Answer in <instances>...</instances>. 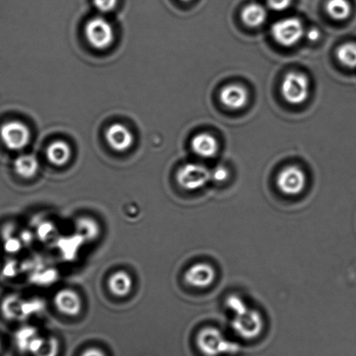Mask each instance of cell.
Masks as SVG:
<instances>
[{
    "mask_svg": "<svg viewBox=\"0 0 356 356\" xmlns=\"http://www.w3.org/2000/svg\"><path fill=\"white\" fill-rule=\"evenodd\" d=\"M176 179L182 188L195 191L203 188L209 182L211 172L202 165L189 163L179 169Z\"/></svg>",
    "mask_w": 356,
    "mask_h": 356,
    "instance_id": "obj_6",
    "label": "cell"
},
{
    "mask_svg": "<svg viewBox=\"0 0 356 356\" xmlns=\"http://www.w3.org/2000/svg\"><path fill=\"white\" fill-rule=\"evenodd\" d=\"M307 37L310 41H314H314L319 40L320 32L316 29H310L307 31Z\"/></svg>",
    "mask_w": 356,
    "mask_h": 356,
    "instance_id": "obj_27",
    "label": "cell"
},
{
    "mask_svg": "<svg viewBox=\"0 0 356 356\" xmlns=\"http://www.w3.org/2000/svg\"><path fill=\"white\" fill-rule=\"evenodd\" d=\"M30 137L29 127L18 120L6 122L0 129V138L10 150L24 149L29 145Z\"/></svg>",
    "mask_w": 356,
    "mask_h": 356,
    "instance_id": "obj_7",
    "label": "cell"
},
{
    "mask_svg": "<svg viewBox=\"0 0 356 356\" xmlns=\"http://www.w3.org/2000/svg\"><path fill=\"white\" fill-rule=\"evenodd\" d=\"M0 348H1V343H0Z\"/></svg>",
    "mask_w": 356,
    "mask_h": 356,
    "instance_id": "obj_30",
    "label": "cell"
},
{
    "mask_svg": "<svg viewBox=\"0 0 356 356\" xmlns=\"http://www.w3.org/2000/svg\"><path fill=\"white\" fill-rule=\"evenodd\" d=\"M216 273L212 266L207 264H197L188 269L185 274L186 282L195 288H207L213 284Z\"/></svg>",
    "mask_w": 356,
    "mask_h": 356,
    "instance_id": "obj_10",
    "label": "cell"
},
{
    "mask_svg": "<svg viewBox=\"0 0 356 356\" xmlns=\"http://www.w3.org/2000/svg\"><path fill=\"white\" fill-rule=\"evenodd\" d=\"M309 93V82L306 75L289 72L282 83V95L286 102L300 105L306 102Z\"/></svg>",
    "mask_w": 356,
    "mask_h": 356,
    "instance_id": "obj_2",
    "label": "cell"
},
{
    "mask_svg": "<svg viewBox=\"0 0 356 356\" xmlns=\"http://www.w3.org/2000/svg\"><path fill=\"white\" fill-rule=\"evenodd\" d=\"M241 19L248 26L258 27L267 19V12L264 6L258 4L248 5L241 13Z\"/></svg>",
    "mask_w": 356,
    "mask_h": 356,
    "instance_id": "obj_17",
    "label": "cell"
},
{
    "mask_svg": "<svg viewBox=\"0 0 356 356\" xmlns=\"http://www.w3.org/2000/svg\"><path fill=\"white\" fill-rule=\"evenodd\" d=\"M269 8L276 12H282L291 6L293 0H267Z\"/></svg>",
    "mask_w": 356,
    "mask_h": 356,
    "instance_id": "obj_24",
    "label": "cell"
},
{
    "mask_svg": "<svg viewBox=\"0 0 356 356\" xmlns=\"http://www.w3.org/2000/svg\"><path fill=\"white\" fill-rule=\"evenodd\" d=\"M233 327L241 337L251 340L259 337L264 330V323L258 311L247 307L240 313L235 314Z\"/></svg>",
    "mask_w": 356,
    "mask_h": 356,
    "instance_id": "obj_4",
    "label": "cell"
},
{
    "mask_svg": "<svg viewBox=\"0 0 356 356\" xmlns=\"http://www.w3.org/2000/svg\"><path fill=\"white\" fill-rule=\"evenodd\" d=\"M96 223L93 222L91 220L82 219L79 220L78 222V229L85 234L86 236L92 238L95 237V235L92 233L91 231H89V227H92L95 226Z\"/></svg>",
    "mask_w": 356,
    "mask_h": 356,
    "instance_id": "obj_25",
    "label": "cell"
},
{
    "mask_svg": "<svg viewBox=\"0 0 356 356\" xmlns=\"http://www.w3.org/2000/svg\"><path fill=\"white\" fill-rule=\"evenodd\" d=\"M133 280L127 272L119 271L114 273L108 281V286L111 292L114 296L124 297L132 289Z\"/></svg>",
    "mask_w": 356,
    "mask_h": 356,
    "instance_id": "obj_15",
    "label": "cell"
},
{
    "mask_svg": "<svg viewBox=\"0 0 356 356\" xmlns=\"http://www.w3.org/2000/svg\"><path fill=\"white\" fill-rule=\"evenodd\" d=\"M191 147L193 151L202 158L216 156L218 152V143L216 138L207 133L199 134L193 137Z\"/></svg>",
    "mask_w": 356,
    "mask_h": 356,
    "instance_id": "obj_13",
    "label": "cell"
},
{
    "mask_svg": "<svg viewBox=\"0 0 356 356\" xmlns=\"http://www.w3.org/2000/svg\"><path fill=\"white\" fill-rule=\"evenodd\" d=\"M47 156L51 164L61 167L67 163L71 157L70 147L63 140L54 141L47 150Z\"/></svg>",
    "mask_w": 356,
    "mask_h": 356,
    "instance_id": "obj_14",
    "label": "cell"
},
{
    "mask_svg": "<svg viewBox=\"0 0 356 356\" xmlns=\"http://www.w3.org/2000/svg\"><path fill=\"white\" fill-rule=\"evenodd\" d=\"M220 99L225 106L232 110L243 108L248 102L246 88L240 85H227L220 92Z\"/></svg>",
    "mask_w": 356,
    "mask_h": 356,
    "instance_id": "obj_11",
    "label": "cell"
},
{
    "mask_svg": "<svg viewBox=\"0 0 356 356\" xmlns=\"http://www.w3.org/2000/svg\"><path fill=\"white\" fill-rule=\"evenodd\" d=\"M54 302L58 311L67 316H75L81 313L82 309L81 297L71 289L60 290L55 296Z\"/></svg>",
    "mask_w": 356,
    "mask_h": 356,
    "instance_id": "obj_12",
    "label": "cell"
},
{
    "mask_svg": "<svg viewBox=\"0 0 356 356\" xmlns=\"http://www.w3.org/2000/svg\"><path fill=\"white\" fill-rule=\"evenodd\" d=\"M197 346L207 356H220L234 354L239 351V346L227 340L220 330L207 327L200 332L197 337Z\"/></svg>",
    "mask_w": 356,
    "mask_h": 356,
    "instance_id": "obj_1",
    "label": "cell"
},
{
    "mask_svg": "<svg viewBox=\"0 0 356 356\" xmlns=\"http://www.w3.org/2000/svg\"><path fill=\"white\" fill-rule=\"evenodd\" d=\"M328 15L335 20H345L351 15V6L348 0H328L326 6Z\"/></svg>",
    "mask_w": 356,
    "mask_h": 356,
    "instance_id": "obj_18",
    "label": "cell"
},
{
    "mask_svg": "<svg viewBox=\"0 0 356 356\" xmlns=\"http://www.w3.org/2000/svg\"><path fill=\"white\" fill-rule=\"evenodd\" d=\"M339 61L348 68H356V44L345 43L337 51Z\"/></svg>",
    "mask_w": 356,
    "mask_h": 356,
    "instance_id": "obj_19",
    "label": "cell"
},
{
    "mask_svg": "<svg viewBox=\"0 0 356 356\" xmlns=\"http://www.w3.org/2000/svg\"><path fill=\"white\" fill-rule=\"evenodd\" d=\"M57 353V341L51 338L49 340H44L42 344L34 355L36 356H56Z\"/></svg>",
    "mask_w": 356,
    "mask_h": 356,
    "instance_id": "obj_22",
    "label": "cell"
},
{
    "mask_svg": "<svg viewBox=\"0 0 356 356\" xmlns=\"http://www.w3.org/2000/svg\"><path fill=\"white\" fill-rule=\"evenodd\" d=\"M82 356H105V355H104L103 352L100 351L99 349L90 348L88 350H86Z\"/></svg>",
    "mask_w": 356,
    "mask_h": 356,
    "instance_id": "obj_28",
    "label": "cell"
},
{
    "mask_svg": "<svg viewBox=\"0 0 356 356\" xmlns=\"http://www.w3.org/2000/svg\"><path fill=\"white\" fill-rule=\"evenodd\" d=\"M228 178V171L223 167H218L211 172V179L216 182H224Z\"/></svg>",
    "mask_w": 356,
    "mask_h": 356,
    "instance_id": "obj_26",
    "label": "cell"
},
{
    "mask_svg": "<svg viewBox=\"0 0 356 356\" xmlns=\"http://www.w3.org/2000/svg\"><path fill=\"white\" fill-rule=\"evenodd\" d=\"M35 333L32 328H26L20 330L16 335V343L20 350L24 352H32L34 343L38 340Z\"/></svg>",
    "mask_w": 356,
    "mask_h": 356,
    "instance_id": "obj_20",
    "label": "cell"
},
{
    "mask_svg": "<svg viewBox=\"0 0 356 356\" xmlns=\"http://www.w3.org/2000/svg\"><path fill=\"white\" fill-rule=\"evenodd\" d=\"M2 310L5 316L13 319L16 316H18L19 310H20L19 300L15 296L9 297L3 303Z\"/></svg>",
    "mask_w": 356,
    "mask_h": 356,
    "instance_id": "obj_21",
    "label": "cell"
},
{
    "mask_svg": "<svg viewBox=\"0 0 356 356\" xmlns=\"http://www.w3.org/2000/svg\"><path fill=\"white\" fill-rule=\"evenodd\" d=\"M85 35L91 47L97 50H106L114 39L112 25L102 17H95L86 24Z\"/></svg>",
    "mask_w": 356,
    "mask_h": 356,
    "instance_id": "obj_3",
    "label": "cell"
},
{
    "mask_svg": "<svg viewBox=\"0 0 356 356\" xmlns=\"http://www.w3.org/2000/svg\"><path fill=\"white\" fill-rule=\"evenodd\" d=\"M181 1L188 2L190 1V0H181Z\"/></svg>",
    "mask_w": 356,
    "mask_h": 356,
    "instance_id": "obj_29",
    "label": "cell"
},
{
    "mask_svg": "<svg viewBox=\"0 0 356 356\" xmlns=\"http://www.w3.org/2000/svg\"><path fill=\"white\" fill-rule=\"evenodd\" d=\"M39 161L33 155H20L15 161V170L17 175L24 179L34 177L39 170Z\"/></svg>",
    "mask_w": 356,
    "mask_h": 356,
    "instance_id": "obj_16",
    "label": "cell"
},
{
    "mask_svg": "<svg viewBox=\"0 0 356 356\" xmlns=\"http://www.w3.org/2000/svg\"><path fill=\"white\" fill-rule=\"evenodd\" d=\"M271 33L276 42L283 47H289L295 46L302 39L304 27L298 19H284L273 25Z\"/></svg>",
    "mask_w": 356,
    "mask_h": 356,
    "instance_id": "obj_5",
    "label": "cell"
},
{
    "mask_svg": "<svg viewBox=\"0 0 356 356\" xmlns=\"http://www.w3.org/2000/svg\"><path fill=\"white\" fill-rule=\"evenodd\" d=\"M306 182L305 174L295 165L283 169L277 177L278 188L286 195H299L305 188Z\"/></svg>",
    "mask_w": 356,
    "mask_h": 356,
    "instance_id": "obj_8",
    "label": "cell"
},
{
    "mask_svg": "<svg viewBox=\"0 0 356 356\" xmlns=\"http://www.w3.org/2000/svg\"><path fill=\"white\" fill-rule=\"evenodd\" d=\"M105 137L110 147L120 153L129 150L134 143L132 132L122 124L115 123L107 127Z\"/></svg>",
    "mask_w": 356,
    "mask_h": 356,
    "instance_id": "obj_9",
    "label": "cell"
},
{
    "mask_svg": "<svg viewBox=\"0 0 356 356\" xmlns=\"http://www.w3.org/2000/svg\"><path fill=\"white\" fill-rule=\"evenodd\" d=\"M95 8L102 13H108L115 9L118 0H92Z\"/></svg>",
    "mask_w": 356,
    "mask_h": 356,
    "instance_id": "obj_23",
    "label": "cell"
}]
</instances>
